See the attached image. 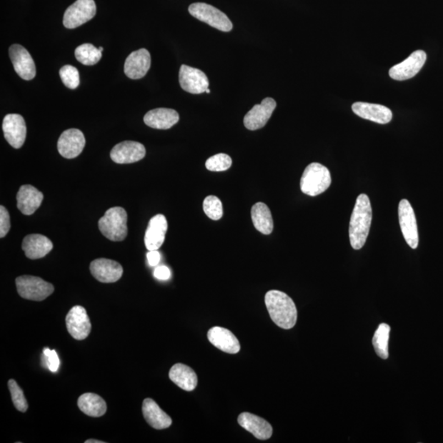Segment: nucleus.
Instances as JSON below:
<instances>
[{
	"label": "nucleus",
	"mask_w": 443,
	"mask_h": 443,
	"mask_svg": "<svg viewBox=\"0 0 443 443\" xmlns=\"http://www.w3.org/2000/svg\"><path fill=\"white\" fill-rule=\"evenodd\" d=\"M189 13L199 21L221 31L229 32L232 29L231 20L223 12L212 5L204 3H195L190 5Z\"/></svg>",
	"instance_id": "6"
},
{
	"label": "nucleus",
	"mask_w": 443,
	"mask_h": 443,
	"mask_svg": "<svg viewBox=\"0 0 443 443\" xmlns=\"http://www.w3.org/2000/svg\"><path fill=\"white\" fill-rule=\"evenodd\" d=\"M3 131L5 139L11 146L20 149L24 146L26 136V126L21 115L10 114L5 116Z\"/></svg>",
	"instance_id": "13"
},
{
	"label": "nucleus",
	"mask_w": 443,
	"mask_h": 443,
	"mask_svg": "<svg viewBox=\"0 0 443 443\" xmlns=\"http://www.w3.org/2000/svg\"><path fill=\"white\" fill-rule=\"evenodd\" d=\"M265 304L271 319L281 329H291L296 325V304L286 293L277 290L268 292L265 295Z\"/></svg>",
	"instance_id": "2"
},
{
	"label": "nucleus",
	"mask_w": 443,
	"mask_h": 443,
	"mask_svg": "<svg viewBox=\"0 0 443 443\" xmlns=\"http://www.w3.org/2000/svg\"><path fill=\"white\" fill-rule=\"evenodd\" d=\"M208 339L215 347L226 353L237 354L241 346L236 336L229 329L214 327L208 332Z\"/></svg>",
	"instance_id": "22"
},
{
	"label": "nucleus",
	"mask_w": 443,
	"mask_h": 443,
	"mask_svg": "<svg viewBox=\"0 0 443 443\" xmlns=\"http://www.w3.org/2000/svg\"><path fill=\"white\" fill-rule=\"evenodd\" d=\"M372 219L369 198L365 194H362L357 199L349 225V237L354 250H361L367 242Z\"/></svg>",
	"instance_id": "1"
},
{
	"label": "nucleus",
	"mask_w": 443,
	"mask_h": 443,
	"mask_svg": "<svg viewBox=\"0 0 443 443\" xmlns=\"http://www.w3.org/2000/svg\"><path fill=\"white\" fill-rule=\"evenodd\" d=\"M332 179L325 166L312 163L304 169L301 179V189L309 196H317L329 189Z\"/></svg>",
	"instance_id": "3"
},
{
	"label": "nucleus",
	"mask_w": 443,
	"mask_h": 443,
	"mask_svg": "<svg viewBox=\"0 0 443 443\" xmlns=\"http://www.w3.org/2000/svg\"><path fill=\"white\" fill-rule=\"evenodd\" d=\"M179 82L185 91L194 95L206 92L209 85L208 77L204 71L187 65L181 66Z\"/></svg>",
	"instance_id": "11"
},
{
	"label": "nucleus",
	"mask_w": 443,
	"mask_h": 443,
	"mask_svg": "<svg viewBox=\"0 0 443 443\" xmlns=\"http://www.w3.org/2000/svg\"><path fill=\"white\" fill-rule=\"evenodd\" d=\"M103 49H103V47H99V51L103 52Z\"/></svg>",
	"instance_id": "41"
},
{
	"label": "nucleus",
	"mask_w": 443,
	"mask_h": 443,
	"mask_svg": "<svg viewBox=\"0 0 443 443\" xmlns=\"http://www.w3.org/2000/svg\"><path fill=\"white\" fill-rule=\"evenodd\" d=\"M167 231L168 221L164 215L157 214L149 220L145 235L146 247L149 252L157 251L162 247Z\"/></svg>",
	"instance_id": "20"
},
{
	"label": "nucleus",
	"mask_w": 443,
	"mask_h": 443,
	"mask_svg": "<svg viewBox=\"0 0 443 443\" xmlns=\"http://www.w3.org/2000/svg\"><path fill=\"white\" fill-rule=\"evenodd\" d=\"M59 76L64 84L71 90H74L80 85L79 71L74 66H64L59 71Z\"/></svg>",
	"instance_id": "34"
},
{
	"label": "nucleus",
	"mask_w": 443,
	"mask_h": 443,
	"mask_svg": "<svg viewBox=\"0 0 443 443\" xmlns=\"http://www.w3.org/2000/svg\"><path fill=\"white\" fill-rule=\"evenodd\" d=\"M206 93H208V94H209V93H210V90H209V89H207V90H206Z\"/></svg>",
	"instance_id": "42"
},
{
	"label": "nucleus",
	"mask_w": 443,
	"mask_h": 443,
	"mask_svg": "<svg viewBox=\"0 0 443 443\" xmlns=\"http://www.w3.org/2000/svg\"><path fill=\"white\" fill-rule=\"evenodd\" d=\"M154 275L155 278L159 280H168L170 278V270L166 266H159L154 270Z\"/></svg>",
	"instance_id": "38"
},
{
	"label": "nucleus",
	"mask_w": 443,
	"mask_h": 443,
	"mask_svg": "<svg viewBox=\"0 0 443 443\" xmlns=\"http://www.w3.org/2000/svg\"><path fill=\"white\" fill-rule=\"evenodd\" d=\"M9 56L14 70L22 79L30 81L36 74V65L31 54L20 44H13L9 48Z\"/></svg>",
	"instance_id": "12"
},
{
	"label": "nucleus",
	"mask_w": 443,
	"mask_h": 443,
	"mask_svg": "<svg viewBox=\"0 0 443 443\" xmlns=\"http://www.w3.org/2000/svg\"><path fill=\"white\" fill-rule=\"evenodd\" d=\"M252 219L254 228L264 235L272 234L274 220L270 209L265 204L259 202L252 209Z\"/></svg>",
	"instance_id": "29"
},
{
	"label": "nucleus",
	"mask_w": 443,
	"mask_h": 443,
	"mask_svg": "<svg viewBox=\"0 0 443 443\" xmlns=\"http://www.w3.org/2000/svg\"><path fill=\"white\" fill-rule=\"evenodd\" d=\"M44 199L43 193L31 185H24L16 194L18 209L25 215L34 214Z\"/></svg>",
	"instance_id": "23"
},
{
	"label": "nucleus",
	"mask_w": 443,
	"mask_h": 443,
	"mask_svg": "<svg viewBox=\"0 0 443 443\" xmlns=\"http://www.w3.org/2000/svg\"><path fill=\"white\" fill-rule=\"evenodd\" d=\"M96 14V5L94 0H76L66 9L64 16L66 29H74L91 20Z\"/></svg>",
	"instance_id": "7"
},
{
	"label": "nucleus",
	"mask_w": 443,
	"mask_h": 443,
	"mask_svg": "<svg viewBox=\"0 0 443 443\" xmlns=\"http://www.w3.org/2000/svg\"><path fill=\"white\" fill-rule=\"evenodd\" d=\"M26 257L31 259H38L46 256L52 251L53 243L46 236L41 234L27 235L21 245Z\"/></svg>",
	"instance_id": "25"
},
{
	"label": "nucleus",
	"mask_w": 443,
	"mask_h": 443,
	"mask_svg": "<svg viewBox=\"0 0 443 443\" xmlns=\"http://www.w3.org/2000/svg\"><path fill=\"white\" fill-rule=\"evenodd\" d=\"M146 156V148L136 141H126L116 145L110 157L116 164H125L140 161Z\"/></svg>",
	"instance_id": "17"
},
{
	"label": "nucleus",
	"mask_w": 443,
	"mask_h": 443,
	"mask_svg": "<svg viewBox=\"0 0 443 443\" xmlns=\"http://www.w3.org/2000/svg\"><path fill=\"white\" fill-rule=\"evenodd\" d=\"M16 286L21 297L34 302L46 300L54 291L51 284L35 276L19 277L16 279Z\"/></svg>",
	"instance_id": "5"
},
{
	"label": "nucleus",
	"mask_w": 443,
	"mask_h": 443,
	"mask_svg": "<svg viewBox=\"0 0 443 443\" xmlns=\"http://www.w3.org/2000/svg\"><path fill=\"white\" fill-rule=\"evenodd\" d=\"M66 329L74 339H86L91 331V324L84 307L76 306L71 309L66 317Z\"/></svg>",
	"instance_id": "9"
},
{
	"label": "nucleus",
	"mask_w": 443,
	"mask_h": 443,
	"mask_svg": "<svg viewBox=\"0 0 443 443\" xmlns=\"http://www.w3.org/2000/svg\"><path fill=\"white\" fill-rule=\"evenodd\" d=\"M8 385L15 408L21 412H26L29 409V403L26 402L24 391L14 379H10Z\"/></svg>",
	"instance_id": "33"
},
{
	"label": "nucleus",
	"mask_w": 443,
	"mask_h": 443,
	"mask_svg": "<svg viewBox=\"0 0 443 443\" xmlns=\"http://www.w3.org/2000/svg\"><path fill=\"white\" fill-rule=\"evenodd\" d=\"M391 328L389 324H381L373 337V346L378 357L387 359L389 357V341Z\"/></svg>",
	"instance_id": "30"
},
{
	"label": "nucleus",
	"mask_w": 443,
	"mask_h": 443,
	"mask_svg": "<svg viewBox=\"0 0 443 443\" xmlns=\"http://www.w3.org/2000/svg\"><path fill=\"white\" fill-rule=\"evenodd\" d=\"M90 269L94 278L103 284H113L124 274V269L119 263L104 258L93 260Z\"/></svg>",
	"instance_id": "16"
},
{
	"label": "nucleus",
	"mask_w": 443,
	"mask_h": 443,
	"mask_svg": "<svg viewBox=\"0 0 443 443\" xmlns=\"http://www.w3.org/2000/svg\"><path fill=\"white\" fill-rule=\"evenodd\" d=\"M204 212L212 220H219L223 217V204L217 196H209L204 199Z\"/></svg>",
	"instance_id": "32"
},
{
	"label": "nucleus",
	"mask_w": 443,
	"mask_h": 443,
	"mask_svg": "<svg viewBox=\"0 0 443 443\" xmlns=\"http://www.w3.org/2000/svg\"><path fill=\"white\" fill-rule=\"evenodd\" d=\"M151 64V54L147 49H138L126 58L124 65L125 74L133 80L141 79L148 73Z\"/></svg>",
	"instance_id": "18"
},
{
	"label": "nucleus",
	"mask_w": 443,
	"mask_h": 443,
	"mask_svg": "<svg viewBox=\"0 0 443 443\" xmlns=\"http://www.w3.org/2000/svg\"><path fill=\"white\" fill-rule=\"evenodd\" d=\"M241 427L250 432L259 440H267L273 434V428L265 419L251 413L244 412L238 417Z\"/></svg>",
	"instance_id": "21"
},
{
	"label": "nucleus",
	"mask_w": 443,
	"mask_h": 443,
	"mask_svg": "<svg viewBox=\"0 0 443 443\" xmlns=\"http://www.w3.org/2000/svg\"><path fill=\"white\" fill-rule=\"evenodd\" d=\"M352 111L359 117L379 124H389L392 119V111L381 104L357 102L353 104Z\"/></svg>",
	"instance_id": "19"
},
{
	"label": "nucleus",
	"mask_w": 443,
	"mask_h": 443,
	"mask_svg": "<svg viewBox=\"0 0 443 443\" xmlns=\"http://www.w3.org/2000/svg\"><path fill=\"white\" fill-rule=\"evenodd\" d=\"M427 54L423 51H417L409 55L403 62L393 66L389 71L391 79L405 81L412 79L423 68Z\"/></svg>",
	"instance_id": "10"
},
{
	"label": "nucleus",
	"mask_w": 443,
	"mask_h": 443,
	"mask_svg": "<svg viewBox=\"0 0 443 443\" xmlns=\"http://www.w3.org/2000/svg\"><path fill=\"white\" fill-rule=\"evenodd\" d=\"M232 160L229 155L218 154L207 159L206 167L212 171H223L231 168Z\"/></svg>",
	"instance_id": "35"
},
{
	"label": "nucleus",
	"mask_w": 443,
	"mask_h": 443,
	"mask_svg": "<svg viewBox=\"0 0 443 443\" xmlns=\"http://www.w3.org/2000/svg\"><path fill=\"white\" fill-rule=\"evenodd\" d=\"M276 106L277 104L274 99H264L262 104L254 105L246 114L244 125L251 131L262 129L268 123Z\"/></svg>",
	"instance_id": "14"
},
{
	"label": "nucleus",
	"mask_w": 443,
	"mask_h": 443,
	"mask_svg": "<svg viewBox=\"0 0 443 443\" xmlns=\"http://www.w3.org/2000/svg\"><path fill=\"white\" fill-rule=\"evenodd\" d=\"M103 441H98L95 439H88L85 442V443H104Z\"/></svg>",
	"instance_id": "40"
},
{
	"label": "nucleus",
	"mask_w": 443,
	"mask_h": 443,
	"mask_svg": "<svg viewBox=\"0 0 443 443\" xmlns=\"http://www.w3.org/2000/svg\"><path fill=\"white\" fill-rule=\"evenodd\" d=\"M77 61L87 66L96 64L102 58V52L91 44H83L75 51Z\"/></svg>",
	"instance_id": "31"
},
{
	"label": "nucleus",
	"mask_w": 443,
	"mask_h": 443,
	"mask_svg": "<svg viewBox=\"0 0 443 443\" xmlns=\"http://www.w3.org/2000/svg\"><path fill=\"white\" fill-rule=\"evenodd\" d=\"M142 412L146 422L155 429H164L170 427L171 419L151 398L143 402Z\"/></svg>",
	"instance_id": "26"
},
{
	"label": "nucleus",
	"mask_w": 443,
	"mask_h": 443,
	"mask_svg": "<svg viewBox=\"0 0 443 443\" xmlns=\"http://www.w3.org/2000/svg\"><path fill=\"white\" fill-rule=\"evenodd\" d=\"M11 228L10 215L6 208L0 206V237L8 234Z\"/></svg>",
	"instance_id": "36"
},
{
	"label": "nucleus",
	"mask_w": 443,
	"mask_h": 443,
	"mask_svg": "<svg viewBox=\"0 0 443 443\" xmlns=\"http://www.w3.org/2000/svg\"><path fill=\"white\" fill-rule=\"evenodd\" d=\"M99 229L101 234L112 242L124 241L127 235V214L121 207H113L107 210L99 220Z\"/></svg>",
	"instance_id": "4"
},
{
	"label": "nucleus",
	"mask_w": 443,
	"mask_h": 443,
	"mask_svg": "<svg viewBox=\"0 0 443 443\" xmlns=\"http://www.w3.org/2000/svg\"><path fill=\"white\" fill-rule=\"evenodd\" d=\"M149 264L151 266H156L160 262V254L158 251H149L147 254Z\"/></svg>",
	"instance_id": "39"
},
{
	"label": "nucleus",
	"mask_w": 443,
	"mask_h": 443,
	"mask_svg": "<svg viewBox=\"0 0 443 443\" xmlns=\"http://www.w3.org/2000/svg\"><path fill=\"white\" fill-rule=\"evenodd\" d=\"M179 114L174 109L159 108L154 109L145 115L144 121L154 129L167 130L179 123Z\"/></svg>",
	"instance_id": "24"
},
{
	"label": "nucleus",
	"mask_w": 443,
	"mask_h": 443,
	"mask_svg": "<svg viewBox=\"0 0 443 443\" xmlns=\"http://www.w3.org/2000/svg\"><path fill=\"white\" fill-rule=\"evenodd\" d=\"M169 378L180 389L187 392L195 389L198 383L195 371L184 364H174L169 371Z\"/></svg>",
	"instance_id": "27"
},
{
	"label": "nucleus",
	"mask_w": 443,
	"mask_h": 443,
	"mask_svg": "<svg viewBox=\"0 0 443 443\" xmlns=\"http://www.w3.org/2000/svg\"><path fill=\"white\" fill-rule=\"evenodd\" d=\"M398 215L404 238L409 247L417 249L419 245L417 221L412 204L407 199H402L399 203Z\"/></svg>",
	"instance_id": "8"
},
{
	"label": "nucleus",
	"mask_w": 443,
	"mask_h": 443,
	"mask_svg": "<svg viewBox=\"0 0 443 443\" xmlns=\"http://www.w3.org/2000/svg\"><path fill=\"white\" fill-rule=\"evenodd\" d=\"M44 357H46V363L48 368L51 372H57L59 367V359L57 352L54 350H49V348H46L44 350Z\"/></svg>",
	"instance_id": "37"
},
{
	"label": "nucleus",
	"mask_w": 443,
	"mask_h": 443,
	"mask_svg": "<svg viewBox=\"0 0 443 443\" xmlns=\"http://www.w3.org/2000/svg\"><path fill=\"white\" fill-rule=\"evenodd\" d=\"M86 145L84 134L79 129L64 131L58 141V151L64 158L74 159L79 156Z\"/></svg>",
	"instance_id": "15"
},
{
	"label": "nucleus",
	"mask_w": 443,
	"mask_h": 443,
	"mask_svg": "<svg viewBox=\"0 0 443 443\" xmlns=\"http://www.w3.org/2000/svg\"><path fill=\"white\" fill-rule=\"evenodd\" d=\"M81 411L91 417H101L107 412V404L95 393H85L77 401Z\"/></svg>",
	"instance_id": "28"
}]
</instances>
